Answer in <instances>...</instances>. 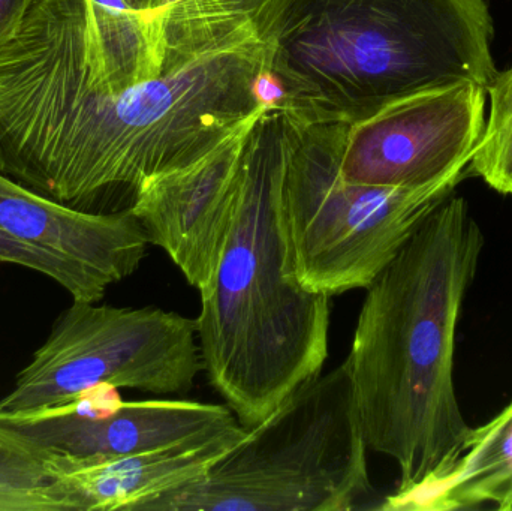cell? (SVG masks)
Returning <instances> with one entry per match:
<instances>
[{
  "label": "cell",
  "instance_id": "6da1fadb",
  "mask_svg": "<svg viewBox=\"0 0 512 511\" xmlns=\"http://www.w3.org/2000/svg\"><path fill=\"white\" fill-rule=\"evenodd\" d=\"M483 248L468 201L451 194L366 288L346 362L367 446L396 462L399 492L444 476L465 450L456 330Z\"/></svg>",
  "mask_w": 512,
  "mask_h": 511
},
{
  "label": "cell",
  "instance_id": "7a4b0ae2",
  "mask_svg": "<svg viewBox=\"0 0 512 511\" xmlns=\"http://www.w3.org/2000/svg\"><path fill=\"white\" fill-rule=\"evenodd\" d=\"M291 138L288 114L271 102L252 126L230 234L200 291L203 369L246 429L318 377L330 348L331 297L303 287L289 263L283 189Z\"/></svg>",
  "mask_w": 512,
  "mask_h": 511
},
{
  "label": "cell",
  "instance_id": "3957f363",
  "mask_svg": "<svg viewBox=\"0 0 512 511\" xmlns=\"http://www.w3.org/2000/svg\"><path fill=\"white\" fill-rule=\"evenodd\" d=\"M486 0H292L268 83L300 123L363 122L403 99L495 80Z\"/></svg>",
  "mask_w": 512,
  "mask_h": 511
},
{
  "label": "cell",
  "instance_id": "277c9868",
  "mask_svg": "<svg viewBox=\"0 0 512 511\" xmlns=\"http://www.w3.org/2000/svg\"><path fill=\"white\" fill-rule=\"evenodd\" d=\"M348 362L310 378L200 479L141 511L376 510Z\"/></svg>",
  "mask_w": 512,
  "mask_h": 511
},
{
  "label": "cell",
  "instance_id": "5b68a950",
  "mask_svg": "<svg viewBox=\"0 0 512 511\" xmlns=\"http://www.w3.org/2000/svg\"><path fill=\"white\" fill-rule=\"evenodd\" d=\"M289 120L283 189L289 263L313 293L333 297L366 290L469 176L466 171L421 188L355 185L340 173L349 123Z\"/></svg>",
  "mask_w": 512,
  "mask_h": 511
},
{
  "label": "cell",
  "instance_id": "8992f818",
  "mask_svg": "<svg viewBox=\"0 0 512 511\" xmlns=\"http://www.w3.org/2000/svg\"><path fill=\"white\" fill-rule=\"evenodd\" d=\"M201 369L197 318L72 300L0 399V414L60 407L99 386L186 395Z\"/></svg>",
  "mask_w": 512,
  "mask_h": 511
},
{
  "label": "cell",
  "instance_id": "52a82bcc",
  "mask_svg": "<svg viewBox=\"0 0 512 511\" xmlns=\"http://www.w3.org/2000/svg\"><path fill=\"white\" fill-rule=\"evenodd\" d=\"M487 89L475 83L396 102L349 126L340 158L355 185L421 188L466 173L486 129Z\"/></svg>",
  "mask_w": 512,
  "mask_h": 511
},
{
  "label": "cell",
  "instance_id": "ba28073f",
  "mask_svg": "<svg viewBox=\"0 0 512 511\" xmlns=\"http://www.w3.org/2000/svg\"><path fill=\"white\" fill-rule=\"evenodd\" d=\"M0 426L47 455L108 458L206 440L243 425L228 405L183 399L125 402L116 387L99 386L60 407L0 414Z\"/></svg>",
  "mask_w": 512,
  "mask_h": 511
},
{
  "label": "cell",
  "instance_id": "9c48e42d",
  "mask_svg": "<svg viewBox=\"0 0 512 511\" xmlns=\"http://www.w3.org/2000/svg\"><path fill=\"white\" fill-rule=\"evenodd\" d=\"M259 114L203 158L150 177L135 189L129 209L143 225L149 243L164 249L198 291L210 284L224 252L246 144Z\"/></svg>",
  "mask_w": 512,
  "mask_h": 511
},
{
  "label": "cell",
  "instance_id": "30bf717a",
  "mask_svg": "<svg viewBox=\"0 0 512 511\" xmlns=\"http://www.w3.org/2000/svg\"><path fill=\"white\" fill-rule=\"evenodd\" d=\"M246 431L239 426L140 455L71 458L44 453L51 498L62 511H141L153 498L200 479Z\"/></svg>",
  "mask_w": 512,
  "mask_h": 511
},
{
  "label": "cell",
  "instance_id": "8fae6325",
  "mask_svg": "<svg viewBox=\"0 0 512 511\" xmlns=\"http://www.w3.org/2000/svg\"><path fill=\"white\" fill-rule=\"evenodd\" d=\"M0 230L14 239L69 258L108 285L137 272L146 257V231L131 209L81 212L0 173Z\"/></svg>",
  "mask_w": 512,
  "mask_h": 511
},
{
  "label": "cell",
  "instance_id": "7c38bea8",
  "mask_svg": "<svg viewBox=\"0 0 512 511\" xmlns=\"http://www.w3.org/2000/svg\"><path fill=\"white\" fill-rule=\"evenodd\" d=\"M495 504L512 511V402L495 419L471 428L462 456L433 482L394 492L384 511H448Z\"/></svg>",
  "mask_w": 512,
  "mask_h": 511
},
{
  "label": "cell",
  "instance_id": "4fadbf2b",
  "mask_svg": "<svg viewBox=\"0 0 512 511\" xmlns=\"http://www.w3.org/2000/svg\"><path fill=\"white\" fill-rule=\"evenodd\" d=\"M292 0H176L147 15L159 63L243 42H273Z\"/></svg>",
  "mask_w": 512,
  "mask_h": 511
},
{
  "label": "cell",
  "instance_id": "5bb4252c",
  "mask_svg": "<svg viewBox=\"0 0 512 511\" xmlns=\"http://www.w3.org/2000/svg\"><path fill=\"white\" fill-rule=\"evenodd\" d=\"M0 511H62L51 498L44 453L0 426Z\"/></svg>",
  "mask_w": 512,
  "mask_h": 511
},
{
  "label": "cell",
  "instance_id": "9a60e30c",
  "mask_svg": "<svg viewBox=\"0 0 512 511\" xmlns=\"http://www.w3.org/2000/svg\"><path fill=\"white\" fill-rule=\"evenodd\" d=\"M490 117L483 137L468 165L469 176H478L496 192L512 197V68L496 75L487 87Z\"/></svg>",
  "mask_w": 512,
  "mask_h": 511
},
{
  "label": "cell",
  "instance_id": "2e32d148",
  "mask_svg": "<svg viewBox=\"0 0 512 511\" xmlns=\"http://www.w3.org/2000/svg\"><path fill=\"white\" fill-rule=\"evenodd\" d=\"M0 263L15 264L47 276L71 294L75 302L98 303L110 285L86 267L62 255L27 245L0 230Z\"/></svg>",
  "mask_w": 512,
  "mask_h": 511
},
{
  "label": "cell",
  "instance_id": "e0dca14e",
  "mask_svg": "<svg viewBox=\"0 0 512 511\" xmlns=\"http://www.w3.org/2000/svg\"><path fill=\"white\" fill-rule=\"evenodd\" d=\"M36 0H0V47L14 38Z\"/></svg>",
  "mask_w": 512,
  "mask_h": 511
},
{
  "label": "cell",
  "instance_id": "ac0fdd59",
  "mask_svg": "<svg viewBox=\"0 0 512 511\" xmlns=\"http://www.w3.org/2000/svg\"><path fill=\"white\" fill-rule=\"evenodd\" d=\"M126 5L141 14L150 15L167 5V0H125Z\"/></svg>",
  "mask_w": 512,
  "mask_h": 511
}]
</instances>
